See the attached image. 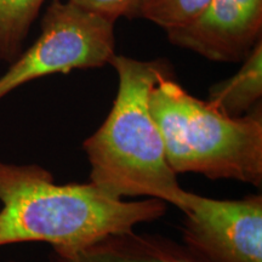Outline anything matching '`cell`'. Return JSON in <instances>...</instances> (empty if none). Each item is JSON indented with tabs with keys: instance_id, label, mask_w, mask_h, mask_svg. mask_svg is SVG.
<instances>
[{
	"instance_id": "1",
	"label": "cell",
	"mask_w": 262,
	"mask_h": 262,
	"mask_svg": "<svg viewBox=\"0 0 262 262\" xmlns=\"http://www.w3.org/2000/svg\"><path fill=\"white\" fill-rule=\"evenodd\" d=\"M0 247L40 242L60 253L162 219L158 199H117L90 181L58 185L37 164L0 160Z\"/></svg>"
},
{
	"instance_id": "2",
	"label": "cell",
	"mask_w": 262,
	"mask_h": 262,
	"mask_svg": "<svg viewBox=\"0 0 262 262\" xmlns=\"http://www.w3.org/2000/svg\"><path fill=\"white\" fill-rule=\"evenodd\" d=\"M108 64L118 75V90L104 122L83 142L90 182L113 198L158 199L181 210L187 191L169 165L149 111L153 88L175 77L171 62L116 54Z\"/></svg>"
},
{
	"instance_id": "3",
	"label": "cell",
	"mask_w": 262,
	"mask_h": 262,
	"mask_svg": "<svg viewBox=\"0 0 262 262\" xmlns=\"http://www.w3.org/2000/svg\"><path fill=\"white\" fill-rule=\"evenodd\" d=\"M149 111L178 175L192 172L262 187V104L242 117H228L168 77L150 91Z\"/></svg>"
},
{
	"instance_id": "4",
	"label": "cell",
	"mask_w": 262,
	"mask_h": 262,
	"mask_svg": "<svg viewBox=\"0 0 262 262\" xmlns=\"http://www.w3.org/2000/svg\"><path fill=\"white\" fill-rule=\"evenodd\" d=\"M40 28L37 40L0 77V100L48 75L104 67L116 55L114 22L68 0H52Z\"/></svg>"
},
{
	"instance_id": "5",
	"label": "cell",
	"mask_w": 262,
	"mask_h": 262,
	"mask_svg": "<svg viewBox=\"0 0 262 262\" xmlns=\"http://www.w3.org/2000/svg\"><path fill=\"white\" fill-rule=\"evenodd\" d=\"M182 244L205 262H262V195L214 199L188 192Z\"/></svg>"
},
{
	"instance_id": "6",
	"label": "cell",
	"mask_w": 262,
	"mask_h": 262,
	"mask_svg": "<svg viewBox=\"0 0 262 262\" xmlns=\"http://www.w3.org/2000/svg\"><path fill=\"white\" fill-rule=\"evenodd\" d=\"M166 34L209 61L241 63L262 39V0H211L192 24Z\"/></svg>"
},
{
	"instance_id": "7",
	"label": "cell",
	"mask_w": 262,
	"mask_h": 262,
	"mask_svg": "<svg viewBox=\"0 0 262 262\" xmlns=\"http://www.w3.org/2000/svg\"><path fill=\"white\" fill-rule=\"evenodd\" d=\"M49 262H205L182 243L163 234L113 233L80 250L60 253L51 249Z\"/></svg>"
},
{
	"instance_id": "8",
	"label": "cell",
	"mask_w": 262,
	"mask_h": 262,
	"mask_svg": "<svg viewBox=\"0 0 262 262\" xmlns=\"http://www.w3.org/2000/svg\"><path fill=\"white\" fill-rule=\"evenodd\" d=\"M237 73L209 89L208 102L228 117H242L262 104V39Z\"/></svg>"
},
{
	"instance_id": "9",
	"label": "cell",
	"mask_w": 262,
	"mask_h": 262,
	"mask_svg": "<svg viewBox=\"0 0 262 262\" xmlns=\"http://www.w3.org/2000/svg\"><path fill=\"white\" fill-rule=\"evenodd\" d=\"M47 0H0V61L11 63L24 51L33 22Z\"/></svg>"
},
{
	"instance_id": "10",
	"label": "cell",
	"mask_w": 262,
	"mask_h": 262,
	"mask_svg": "<svg viewBox=\"0 0 262 262\" xmlns=\"http://www.w3.org/2000/svg\"><path fill=\"white\" fill-rule=\"evenodd\" d=\"M211 0H141L139 17L153 22L165 32L192 24Z\"/></svg>"
},
{
	"instance_id": "11",
	"label": "cell",
	"mask_w": 262,
	"mask_h": 262,
	"mask_svg": "<svg viewBox=\"0 0 262 262\" xmlns=\"http://www.w3.org/2000/svg\"><path fill=\"white\" fill-rule=\"evenodd\" d=\"M68 2L114 24L120 17L127 19L139 17V8L141 4V0H68Z\"/></svg>"
},
{
	"instance_id": "12",
	"label": "cell",
	"mask_w": 262,
	"mask_h": 262,
	"mask_svg": "<svg viewBox=\"0 0 262 262\" xmlns=\"http://www.w3.org/2000/svg\"><path fill=\"white\" fill-rule=\"evenodd\" d=\"M8 262H22V261H15V260H12V261H8Z\"/></svg>"
}]
</instances>
